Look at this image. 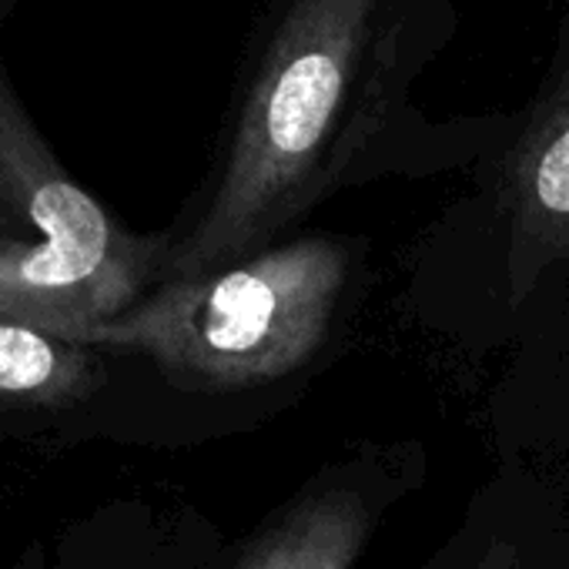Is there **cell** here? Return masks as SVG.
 Masks as SVG:
<instances>
[{
  "instance_id": "obj_5",
  "label": "cell",
  "mask_w": 569,
  "mask_h": 569,
  "mask_svg": "<svg viewBox=\"0 0 569 569\" xmlns=\"http://www.w3.org/2000/svg\"><path fill=\"white\" fill-rule=\"evenodd\" d=\"M372 512L352 489H316L278 509L234 569H352Z\"/></svg>"
},
{
  "instance_id": "obj_2",
  "label": "cell",
  "mask_w": 569,
  "mask_h": 569,
  "mask_svg": "<svg viewBox=\"0 0 569 569\" xmlns=\"http://www.w3.org/2000/svg\"><path fill=\"white\" fill-rule=\"evenodd\" d=\"M349 281L339 238H299L231 268L164 281L81 346L148 356L174 386L231 392L316 359Z\"/></svg>"
},
{
  "instance_id": "obj_6",
  "label": "cell",
  "mask_w": 569,
  "mask_h": 569,
  "mask_svg": "<svg viewBox=\"0 0 569 569\" xmlns=\"http://www.w3.org/2000/svg\"><path fill=\"white\" fill-rule=\"evenodd\" d=\"M101 349L0 316V409H64L104 386Z\"/></svg>"
},
{
  "instance_id": "obj_1",
  "label": "cell",
  "mask_w": 569,
  "mask_h": 569,
  "mask_svg": "<svg viewBox=\"0 0 569 569\" xmlns=\"http://www.w3.org/2000/svg\"><path fill=\"white\" fill-rule=\"evenodd\" d=\"M459 0H268L218 174L164 281L231 268L309 214L412 108Z\"/></svg>"
},
{
  "instance_id": "obj_7",
  "label": "cell",
  "mask_w": 569,
  "mask_h": 569,
  "mask_svg": "<svg viewBox=\"0 0 569 569\" xmlns=\"http://www.w3.org/2000/svg\"><path fill=\"white\" fill-rule=\"evenodd\" d=\"M476 569H522V566H519V552L509 542L499 539V542L489 546V552L482 556V562Z\"/></svg>"
},
{
  "instance_id": "obj_4",
  "label": "cell",
  "mask_w": 569,
  "mask_h": 569,
  "mask_svg": "<svg viewBox=\"0 0 569 569\" xmlns=\"http://www.w3.org/2000/svg\"><path fill=\"white\" fill-rule=\"evenodd\" d=\"M499 201L509 221V299L519 306L569 254V18L559 21L549 71L502 154Z\"/></svg>"
},
{
  "instance_id": "obj_3",
  "label": "cell",
  "mask_w": 569,
  "mask_h": 569,
  "mask_svg": "<svg viewBox=\"0 0 569 569\" xmlns=\"http://www.w3.org/2000/svg\"><path fill=\"white\" fill-rule=\"evenodd\" d=\"M0 198L18 231L0 241V316L78 342L134 309L171 254L164 234L121 228L54 158L0 71ZM24 238V234H21Z\"/></svg>"
},
{
  "instance_id": "obj_8",
  "label": "cell",
  "mask_w": 569,
  "mask_h": 569,
  "mask_svg": "<svg viewBox=\"0 0 569 569\" xmlns=\"http://www.w3.org/2000/svg\"><path fill=\"white\" fill-rule=\"evenodd\" d=\"M14 228H18V224H14V218H11L4 198H0V241H24V238H18L21 231L14 234Z\"/></svg>"
}]
</instances>
